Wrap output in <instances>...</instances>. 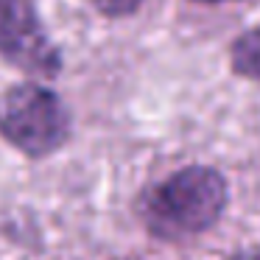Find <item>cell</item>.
Returning <instances> with one entry per match:
<instances>
[{"label":"cell","mask_w":260,"mask_h":260,"mask_svg":"<svg viewBox=\"0 0 260 260\" xmlns=\"http://www.w3.org/2000/svg\"><path fill=\"white\" fill-rule=\"evenodd\" d=\"M226 199V179L218 171L190 165L171 174L143 196L140 218L151 235L165 241L193 238L207 232L221 218Z\"/></svg>","instance_id":"obj_1"},{"label":"cell","mask_w":260,"mask_h":260,"mask_svg":"<svg viewBox=\"0 0 260 260\" xmlns=\"http://www.w3.org/2000/svg\"><path fill=\"white\" fill-rule=\"evenodd\" d=\"M232 70L243 79L260 81V28H249L232 42Z\"/></svg>","instance_id":"obj_4"},{"label":"cell","mask_w":260,"mask_h":260,"mask_svg":"<svg viewBox=\"0 0 260 260\" xmlns=\"http://www.w3.org/2000/svg\"><path fill=\"white\" fill-rule=\"evenodd\" d=\"M92 3L109 17H120V14H132L143 0H92Z\"/></svg>","instance_id":"obj_5"},{"label":"cell","mask_w":260,"mask_h":260,"mask_svg":"<svg viewBox=\"0 0 260 260\" xmlns=\"http://www.w3.org/2000/svg\"><path fill=\"white\" fill-rule=\"evenodd\" d=\"M196 3H226V0H196Z\"/></svg>","instance_id":"obj_6"},{"label":"cell","mask_w":260,"mask_h":260,"mask_svg":"<svg viewBox=\"0 0 260 260\" xmlns=\"http://www.w3.org/2000/svg\"><path fill=\"white\" fill-rule=\"evenodd\" d=\"M0 56L37 79H53L62 56L48 37L34 0H0Z\"/></svg>","instance_id":"obj_3"},{"label":"cell","mask_w":260,"mask_h":260,"mask_svg":"<svg viewBox=\"0 0 260 260\" xmlns=\"http://www.w3.org/2000/svg\"><path fill=\"white\" fill-rule=\"evenodd\" d=\"M0 137L25 157H48L70 137L68 107L45 84H14L0 95Z\"/></svg>","instance_id":"obj_2"}]
</instances>
